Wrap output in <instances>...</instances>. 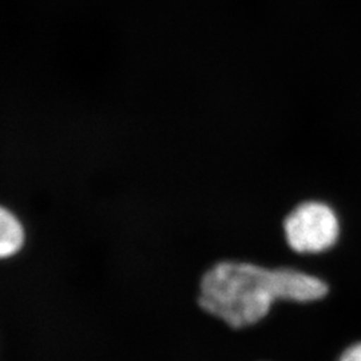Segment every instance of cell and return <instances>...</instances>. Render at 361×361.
I'll use <instances>...</instances> for the list:
<instances>
[{
    "mask_svg": "<svg viewBox=\"0 0 361 361\" xmlns=\"http://www.w3.org/2000/svg\"><path fill=\"white\" fill-rule=\"evenodd\" d=\"M326 293L328 285L323 280L304 271L224 261L202 277L198 304L209 314L238 329L262 320L277 300L308 302Z\"/></svg>",
    "mask_w": 361,
    "mask_h": 361,
    "instance_id": "obj_1",
    "label": "cell"
},
{
    "mask_svg": "<svg viewBox=\"0 0 361 361\" xmlns=\"http://www.w3.org/2000/svg\"><path fill=\"white\" fill-rule=\"evenodd\" d=\"M284 233L288 245L297 253H322L337 243L340 222L328 204L305 201L285 217Z\"/></svg>",
    "mask_w": 361,
    "mask_h": 361,
    "instance_id": "obj_2",
    "label": "cell"
},
{
    "mask_svg": "<svg viewBox=\"0 0 361 361\" xmlns=\"http://www.w3.org/2000/svg\"><path fill=\"white\" fill-rule=\"evenodd\" d=\"M25 243V231L13 213L0 207V258L16 255Z\"/></svg>",
    "mask_w": 361,
    "mask_h": 361,
    "instance_id": "obj_3",
    "label": "cell"
},
{
    "mask_svg": "<svg viewBox=\"0 0 361 361\" xmlns=\"http://www.w3.org/2000/svg\"><path fill=\"white\" fill-rule=\"evenodd\" d=\"M338 361H361V343L353 344L344 350Z\"/></svg>",
    "mask_w": 361,
    "mask_h": 361,
    "instance_id": "obj_4",
    "label": "cell"
}]
</instances>
